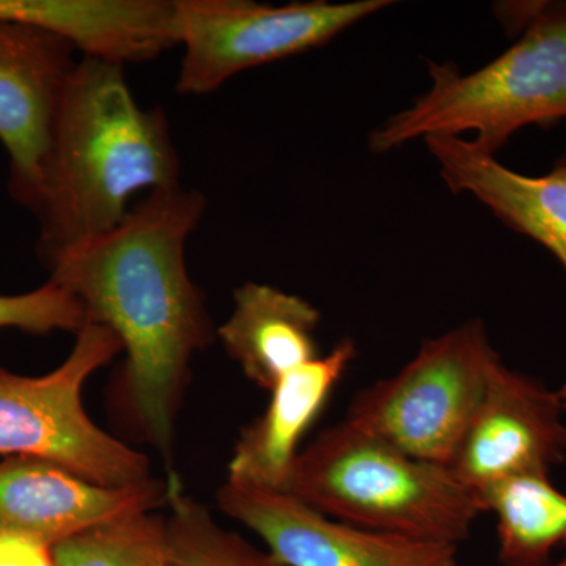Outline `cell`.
<instances>
[{
  "instance_id": "obj_18",
  "label": "cell",
  "mask_w": 566,
  "mask_h": 566,
  "mask_svg": "<svg viewBox=\"0 0 566 566\" xmlns=\"http://www.w3.org/2000/svg\"><path fill=\"white\" fill-rule=\"evenodd\" d=\"M52 566H159L167 564L166 517L107 521L51 546Z\"/></svg>"
},
{
  "instance_id": "obj_21",
  "label": "cell",
  "mask_w": 566,
  "mask_h": 566,
  "mask_svg": "<svg viewBox=\"0 0 566 566\" xmlns=\"http://www.w3.org/2000/svg\"><path fill=\"white\" fill-rule=\"evenodd\" d=\"M547 566H566V557L562 558L560 562H557V564L554 565H547Z\"/></svg>"
},
{
  "instance_id": "obj_16",
  "label": "cell",
  "mask_w": 566,
  "mask_h": 566,
  "mask_svg": "<svg viewBox=\"0 0 566 566\" xmlns=\"http://www.w3.org/2000/svg\"><path fill=\"white\" fill-rule=\"evenodd\" d=\"M483 513L497 520L499 560L504 566H547L566 549V494L549 475L510 476L476 493Z\"/></svg>"
},
{
  "instance_id": "obj_2",
  "label": "cell",
  "mask_w": 566,
  "mask_h": 566,
  "mask_svg": "<svg viewBox=\"0 0 566 566\" xmlns=\"http://www.w3.org/2000/svg\"><path fill=\"white\" fill-rule=\"evenodd\" d=\"M166 115L134 99L117 63L82 57L63 88L43 169L36 252L50 268L112 232L140 192L180 188Z\"/></svg>"
},
{
  "instance_id": "obj_10",
  "label": "cell",
  "mask_w": 566,
  "mask_h": 566,
  "mask_svg": "<svg viewBox=\"0 0 566 566\" xmlns=\"http://www.w3.org/2000/svg\"><path fill=\"white\" fill-rule=\"evenodd\" d=\"M74 48L54 33L0 22V142L9 155V192L35 212Z\"/></svg>"
},
{
  "instance_id": "obj_15",
  "label": "cell",
  "mask_w": 566,
  "mask_h": 566,
  "mask_svg": "<svg viewBox=\"0 0 566 566\" xmlns=\"http://www.w3.org/2000/svg\"><path fill=\"white\" fill-rule=\"evenodd\" d=\"M233 301L232 315L219 327L218 337L260 389L271 392L283 376L318 357L322 315L303 297L248 282L234 290Z\"/></svg>"
},
{
  "instance_id": "obj_8",
  "label": "cell",
  "mask_w": 566,
  "mask_h": 566,
  "mask_svg": "<svg viewBox=\"0 0 566 566\" xmlns=\"http://www.w3.org/2000/svg\"><path fill=\"white\" fill-rule=\"evenodd\" d=\"M218 504L285 566H458V546L352 526L279 491L226 482Z\"/></svg>"
},
{
  "instance_id": "obj_12",
  "label": "cell",
  "mask_w": 566,
  "mask_h": 566,
  "mask_svg": "<svg viewBox=\"0 0 566 566\" xmlns=\"http://www.w3.org/2000/svg\"><path fill=\"white\" fill-rule=\"evenodd\" d=\"M354 359L356 344L345 338L327 356L315 357L283 376L271 390L263 415L249 423L238 439L227 483L283 493L301 453V441Z\"/></svg>"
},
{
  "instance_id": "obj_19",
  "label": "cell",
  "mask_w": 566,
  "mask_h": 566,
  "mask_svg": "<svg viewBox=\"0 0 566 566\" xmlns=\"http://www.w3.org/2000/svg\"><path fill=\"white\" fill-rule=\"evenodd\" d=\"M87 323L80 301L52 281L29 293L0 294V329H20L32 335L57 331L77 334Z\"/></svg>"
},
{
  "instance_id": "obj_4",
  "label": "cell",
  "mask_w": 566,
  "mask_h": 566,
  "mask_svg": "<svg viewBox=\"0 0 566 566\" xmlns=\"http://www.w3.org/2000/svg\"><path fill=\"white\" fill-rule=\"evenodd\" d=\"M283 493L352 526L453 546L483 513L447 465L406 455L348 420L301 450Z\"/></svg>"
},
{
  "instance_id": "obj_20",
  "label": "cell",
  "mask_w": 566,
  "mask_h": 566,
  "mask_svg": "<svg viewBox=\"0 0 566 566\" xmlns=\"http://www.w3.org/2000/svg\"><path fill=\"white\" fill-rule=\"evenodd\" d=\"M0 566H52L51 547L0 528Z\"/></svg>"
},
{
  "instance_id": "obj_17",
  "label": "cell",
  "mask_w": 566,
  "mask_h": 566,
  "mask_svg": "<svg viewBox=\"0 0 566 566\" xmlns=\"http://www.w3.org/2000/svg\"><path fill=\"white\" fill-rule=\"evenodd\" d=\"M169 476L167 564L170 566H285L251 542L216 523L207 506L185 494L177 474Z\"/></svg>"
},
{
  "instance_id": "obj_13",
  "label": "cell",
  "mask_w": 566,
  "mask_h": 566,
  "mask_svg": "<svg viewBox=\"0 0 566 566\" xmlns=\"http://www.w3.org/2000/svg\"><path fill=\"white\" fill-rule=\"evenodd\" d=\"M452 192H469L516 233L532 238L566 271V156L549 172L526 177L453 136L424 137ZM566 405V382L558 389Z\"/></svg>"
},
{
  "instance_id": "obj_9",
  "label": "cell",
  "mask_w": 566,
  "mask_h": 566,
  "mask_svg": "<svg viewBox=\"0 0 566 566\" xmlns=\"http://www.w3.org/2000/svg\"><path fill=\"white\" fill-rule=\"evenodd\" d=\"M558 390L499 364L447 468L474 493L510 476L549 475L566 460Z\"/></svg>"
},
{
  "instance_id": "obj_3",
  "label": "cell",
  "mask_w": 566,
  "mask_h": 566,
  "mask_svg": "<svg viewBox=\"0 0 566 566\" xmlns=\"http://www.w3.org/2000/svg\"><path fill=\"white\" fill-rule=\"evenodd\" d=\"M501 18L520 40L474 73L430 63V91L371 134V150L474 132L472 147L494 156L524 126L566 120V3H505Z\"/></svg>"
},
{
  "instance_id": "obj_11",
  "label": "cell",
  "mask_w": 566,
  "mask_h": 566,
  "mask_svg": "<svg viewBox=\"0 0 566 566\" xmlns=\"http://www.w3.org/2000/svg\"><path fill=\"white\" fill-rule=\"evenodd\" d=\"M170 483L104 486L39 458L0 461V528L52 546L107 521L169 504Z\"/></svg>"
},
{
  "instance_id": "obj_6",
  "label": "cell",
  "mask_w": 566,
  "mask_h": 566,
  "mask_svg": "<svg viewBox=\"0 0 566 566\" xmlns=\"http://www.w3.org/2000/svg\"><path fill=\"white\" fill-rule=\"evenodd\" d=\"M501 363L482 322L461 324L356 395L346 420L406 455L449 465Z\"/></svg>"
},
{
  "instance_id": "obj_5",
  "label": "cell",
  "mask_w": 566,
  "mask_h": 566,
  "mask_svg": "<svg viewBox=\"0 0 566 566\" xmlns=\"http://www.w3.org/2000/svg\"><path fill=\"white\" fill-rule=\"evenodd\" d=\"M123 352L106 326L87 323L62 365L43 376L0 367V457L39 458L104 486L151 479L150 461L93 422L82 387Z\"/></svg>"
},
{
  "instance_id": "obj_14",
  "label": "cell",
  "mask_w": 566,
  "mask_h": 566,
  "mask_svg": "<svg viewBox=\"0 0 566 566\" xmlns=\"http://www.w3.org/2000/svg\"><path fill=\"white\" fill-rule=\"evenodd\" d=\"M0 22L54 33L85 57L122 66L178 46L175 0H0Z\"/></svg>"
},
{
  "instance_id": "obj_22",
  "label": "cell",
  "mask_w": 566,
  "mask_h": 566,
  "mask_svg": "<svg viewBox=\"0 0 566 566\" xmlns=\"http://www.w3.org/2000/svg\"><path fill=\"white\" fill-rule=\"evenodd\" d=\"M159 566H170L169 564H164V565H159Z\"/></svg>"
},
{
  "instance_id": "obj_7",
  "label": "cell",
  "mask_w": 566,
  "mask_h": 566,
  "mask_svg": "<svg viewBox=\"0 0 566 566\" xmlns=\"http://www.w3.org/2000/svg\"><path fill=\"white\" fill-rule=\"evenodd\" d=\"M387 6V0L279 7L251 0H175L182 46L177 91L208 95L245 70L323 46Z\"/></svg>"
},
{
  "instance_id": "obj_1",
  "label": "cell",
  "mask_w": 566,
  "mask_h": 566,
  "mask_svg": "<svg viewBox=\"0 0 566 566\" xmlns=\"http://www.w3.org/2000/svg\"><path fill=\"white\" fill-rule=\"evenodd\" d=\"M203 212L200 192L147 193L112 232L48 268L50 281L80 301L87 322L106 326L122 342L118 400L167 464L189 365L214 337L185 259Z\"/></svg>"
}]
</instances>
